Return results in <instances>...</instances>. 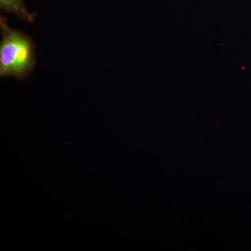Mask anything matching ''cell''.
<instances>
[{
	"label": "cell",
	"mask_w": 251,
	"mask_h": 251,
	"mask_svg": "<svg viewBox=\"0 0 251 251\" xmlns=\"http://www.w3.org/2000/svg\"><path fill=\"white\" fill-rule=\"evenodd\" d=\"M1 9L9 14H14L27 22L34 21V16L26 9L23 0H0Z\"/></svg>",
	"instance_id": "cell-2"
},
{
	"label": "cell",
	"mask_w": 251,
	"mask_h": 251,
	"mask_svg": "<svg viewBox=\"0 0 251 251\" xmlns=\"http://www.w3.org/2000/svg\"><path fill=\"white\" fill-rule=\"evenodd\" d=\"M1 39L0 45V75L24 79L34 67V46L28 36L8 26L6 18L0 19Z\"/></svg>",
	"instance_id": "cell-1"
}]
</instances>
